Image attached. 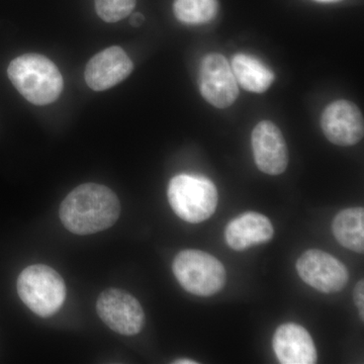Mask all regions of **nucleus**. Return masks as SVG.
I'll list each match as a JSON object with an SVG mask.
<instances>
[{
  "mask_svg": "<svg viewBox=\"0 0 364 364\" xmlns=\"http://www.w3.org/2000/svg\"><path fill=\"white\" fill-rule=\"evenodd\" d=\"M121 203L111 188L85 183L74 188L60 207V220L71 233L90 235L114 226Z\"/></svg>",
  "mask_w": 364,
  "mask_h": 364,
  "instance_id": "nucleus-1",
  "label": "nucleus"
},
{
  "mask_svg": "<svg viewBox=\"0 0 364 364\" xmlns=\"http://www.w3.org/2000/svg\"><path fill=\"white\" fill-rule=\"evenodd\" d=\"M7 74L16 90L35 105L52 104L63 91L64 80L58 67L41 54L28 53L14 59Z\"/></svg>",
  "mask_w": 364,
  "mask_h": 364,
  "instance_id": "nucleus-2",
  "label": "nucleus"
},
{
  "mask_svg": "<svg viewBox=\"0 0 364 364\" xmlns=\"http://www.w3.org/2000/svg\"><path fill=\"white\" fill-rule=\"evenodd\" d=\"M18 293L23 304L36 315L49 318L63 306L66 286L56 270L47 265L35 264L21 272Z\"/></svg>",
  "mask_w": 364,
  "mask_h": 364,
  "instance_id": "nucleus-3",
  "label": "nucleus"
},
{
  "mask_svg": "<svg viewBox=\"0 0 364 364\" xmlns=\"http://www.w3.org/2000/svg\"><path fill=\"white\" fill-rule=\"evenodd\" d=\"M172 210L183 221L198 224L212 217L218 205L217 188L203 176L179 174L167 191Z\"/></svg>",
  "mask_w": 364,
  "mask_h": 364,
  "instance_id": "nucleus-4",
  "label": "nucleus"
},
{
  "mask_svg": "<svg viewBox=\"0 0 364 364\" xmlns=\"http://www.w3.org/2000/svg\"><path fill=\"white\" fill-rule=\"evenodd\" d=\"M172 270L181 286L195 296H214L226 284V269L221 261L203 251H181L174 258Z\"/></svg>",
  "mask_w": 364,
  "mask_h": 364,
  "instance_id": "nucleus-5",
  "label": "nucleus"
},
{
  "mask_svg": "<svg viewBox=\"0 0 364 364\" xmlns=\"http://www.w3.org/2000/svg\"><path fill=\"white\" fill-rule=\"evenodd\" d=\"M97 311L112 331L134 336L142 331L145 314L138 299L119 289H105L97 299Z\"/></svg>",
  "mask_w": 364,
  "mask_h": 364,
  "instance_id": "nucleus-6",
  "label": "nucleus"
},
{
  "mask_svg": "<svg viewBox=\"0 0 364 364\" xmlns=\"http://www.w3.org/2000/svg\"><path fill=\"white\" fill-rule=\"evenodd\" d=\"M296 267L304 282L323 294L339 293L349 280L348 269L343 263L318 249L301 254Z\"/></svg>",
  "mask_w": 364,
  "mask_h": 364,
  "instance_id": "nucleus-7",
  "label": "nucleus"
},
{
  "mask_svg": "<svg viewBox=\"0 0 364 364\" xmlns=\"http://www.w3.org/2000/svg\"><path fill=\"white\" fill-rule=\"evenodd\" d=\"M200 93L208 104L226 109L236 102L238 83L226 57L210 53L203 57L198 77Z\"/></svg>",
  "mask_w": 364,
  "mask_h": 364,
  "instance_id": "nucleus-8",
  "label": "nucleus"
},
{
  "mask_svg": "<svg viewBox=\"0 0 364 364\" xmlns=\"http://www.w3.org/2000/svg\"><path fill=\"white\" fill-rule=\"evenodd\" d=\"M321 128L326 138L335 145L344 147L355 145L364 135L363 114L353 102L336 100L323 112Z\"/></svg>",
  "mask_w": 364,
  "mask_h": 364,
  "instance_id": "nucleus-9",
  "label": "nucleus"
},
{
  "mask_svg": "<svg viewBox=\"0 0 364 364\" xmlns=\"http://www.w3.org/2000/svg\"><path fill=\"white\" fill-rule=\"evenodd\" d=\"M254 161L263 173L279 176L289 164V151L282 131L272 122H260L252 136Z\"/></svg>",
  "mask_w": 364,
  "mask_h": 364,
  "instance_id": "nucleus-10",
  "label": "nucleus"
},
{
  "mask_svg": "<svg viewBox=\"0 0 364 364\" xmlns=\"http://www.w3.org/2000/svg\"><path fill=\"white\" fill-rule=\"evenodd\" d=\"M133 69V62L124 49L112 46L90 60L86 65L85 79L91 90L104 91L124 81Z\"/></svg>",
  "mask_w": 364,
  "mask_h": 364,
  "instance_id": "nucleus-11",
  "label": "nucleus"
},
{
  "mask_svg": "<svg viewBox=\"0 0 364 364\" xmlns=\"http://www.w3.org/2000/svg\"><path fill=\"white\" fill-rule=\"evenodd\" d=\"M272 347L282 364H314L318 353L312 336L296 323L279 326L273 335Z\"/></svg>",
  "mask_w": 364,
  "mask_h": 364,
  "instance_id": "nucleus-12",
  "label": "nucleus"
},
{
  "mask_svg": "<svg viewBox=\"0 0 364 364\" xmlns=\"http://www.w3.org/2000/svg\"><path fill=\"white\" fill-rule=\"evenodd\" d=\"M274 233L270 220L264 215L249 212L239 215L227 225L225 239L233 250L243 251L252 246L267 243Z\"/></svg>",
  "mask_w": 364,
  "mask_h": 364,
  "instance_id": "nucleus-13",
  "label": "nucleus"
},
{
  "mask_svg": "<svg viewBox=\"0 0 364 364\" xmlns=\"http://www.w3.org/2000/svg\"><path fill=\"white\" fill-rule=\"evenodd\" d=\"M231 68L237 83L250 92H264L274 80V73L259 59L251 55L243 53L235 55Z\"/></svg>",
  "mask_w": 364,
  "mask_h": 364,
  "instance_id": "nucleus-14",
  "label": "nucleus"
},
{
  "mask_svg": "<svg viewBox=\"0 0 364 364\" xmlns=\"http://www.w3.org/2000/svg\"><path fill=\"white\" fill-rule=\"evenodd\" d=\"M332 232L340 245L354 252H364V208H345L333 220Z\"/></svg>",
  "mask_w": 364,
  "mask_h": 364,
  "instance_id": "nucleus-15",
  "label": "nucleus"
},
{
  "mask_svg": "<svg viewBox=\"0 0 364 364\" xmlns=\"http://www.w3.org/2000/svg\"><path fill=\"white\" fill-rule=\"evenodd\" d=\"M219 11L218 0H174L173 13L177 20L188 25L210 23Z\"/></svg>",
  "mask_w": 364,
  "mask_h": 364,
  "instance_id": "nucleus-16",
  "label": "nucleus"
},
{
  "mask_svg": "<svg viewBox=\"0 0 364 364\" xmlns=\"http://www.w3.org/2000/svg\"><path fill=\"white\" fill-rule=\"evenodd\" d=\"M136 0H95V11L102 21L117 23L130 16Z\"/></svg>",
  "mask_w": 364,
  "mask_h": 364,
  "instance_id": "nucleus-17",
  "label": "nucleus"
},
{
  "mask_svg": "<svg viewBox=\"0 0 364 364\" xmlns=\"http://www.w3.org/2000/svg\"><path fill=\"white\" fill-rule=\"evenodd\" d=\"M354 301L358 306L359 311V316L361 320H364V282L359 280L356 284L355 289H354Z\"/></svg>",
  "mask_w": 364,
  "mask_h": 364,
  "instance_id": "nucleus-18",
  "label": "nucleus"
},
{
  "mask_svg": "<svg viewBox=\"0 0 364 364\" xmlns=\"http://www.w3.org/2000/svg\"><path fill=\"white\" fill-rule=\"evenodd\" d=\"M144 21H145V18H144L142 14L135 13L132 16L130 23L133 26H140L144 23Z\"/></svg>",
  "mask_w": 364,
  "mask_h": 364,
  "instance_id": "nucleus-19",
  "label": "nucleus"
},
{
  "mask_svg": "<svg viewBox=\"0 0 364 364\" xmlns=\"http://www.w3.org/2000/svg\"><path fill=\"white\" fill-rule=\"evenodd\" d=\"M176 364H196V361L191 360V359H178V360L174 361Z\"/></svg>",
  "mask_w": 364,
  "mask_h": 364,
  "instance_id": "nucleus-20",
  "label": "nucleus"
},
{
  "mask_svg": "<svg viewBox=\"0 0 364 364\" xmlns=\"http://www.w3.org/2000/svg\"><path fill=\"white\" fill-rule=\"evenodd\" d=\"M316 1H318V2H336V1H339V0H316Z\"/></svg>",
  "mask_w": 364,
  "mask_h": 364,
  "instance_id": "nucleus-21",
  "label": "nucleus"
}]
</instances>
